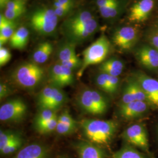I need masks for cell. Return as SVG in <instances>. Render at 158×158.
<instances>
[{
	"mask_svg": "<svg viewBox=\"0 0 158 158\" xmlns=\"http://www.w3.org/2000/svg\"><path fill=\"white\" fill-rule=\"evenodd\" d=\"M80 127L85 140L102 147L111 142L117 130L113 120L85 119L80 122Z\"/></svg>",
	"mask_w": 158,
	"mask_h": 158,
	"instance_id": "cell-1",
	"label": "cell"
},
{
	"mask_svg": "<svg viewBox=\"0 0 158 158\" xmlns=\"http://www.w3.org/2000/svg\"><path fill=\"white\" fill-rule=\"evenodd\" d=\"M45 73L40 64L33 62L24 63L12 74V81L24 89L32 90L38 87L44 78Z\"/></svg>",
	"mask_w": 158,
	"mask_h": 158,
	"instance_id": "cell-2",
	"label": "cell"
},
{
	"mask_svg": "<svg viewBox=\"0 0 158 158\" xmlns=\"http://www.w3.org/2000/svg\"><path fill=\"white\" fill-rule=\"evenodd\" d=\"M110 49V42L105 35H102L88 46L82 53V64L77 74V77H81L85 69L91 65L101 64L105 61Z\"/></svg>",
	"mask_w": 158,
	"mask_h": 158,
	"instance_id": "cell-3",
	"label": "cell"
},
{
	"mask_svg": "<svg viewBox=\"0 0 158 158\" xmlns=\"http://www.w3.org/2000/svg\"><path fill=\"white\" fill-rule=\"evenodd\" d=\"M77 104L84 113L91 115H102L107 112V100L103 94L94 89L85 88L79 92Z\"/></svg>",
	"mask_w": 158,
	"mask_h": 158,
	"instance_id": "cell-4",
	"label": "cell"
},
{
	"mask_svg": "<svg viewBox=\"0 0 158 158\" xmlns=\"http://www.w3.org/2000/svg\"><path fill=\"white\" fill-rule=\"evenodd\" d=\"M58 23V17L53 8L40 7L31 12L29 18L31 27L41 35H49L53 34Z\"/></svg>",
	"mask_w": 158,
	"mask_h": 158,
	"instance_id": "cell-5",
	"label": "cell"
},
{
	"mask_svg": "<svg viewBox=\"0 0 158 158\" xmlns=\"http://www.w3.org/2000/svg\"><path fill=\"white\" fill-rule=\"evenodd\" d=\"M28 107L21 98H14L1 105L0 120L7 123H18L23 121L27 115Z\"/></svg>",
	"mask_w": 158,
	"mask_h": 158,
	"instance_id": "cell-6",
	"label": "cell"
},
{
	"mask_svg": "<svg viewBox=\"0 0 158 158\" xmlns=\"http://www.w3.org/2000/svg\"><path fill=\"white\" fill-rule=\"evenodd\" d=\"M126 143L149 153V139L147 130L143 125L136 124L128 127L123 133Z\"/></svg>",
	"mask_w": 158,
	"mask_h": 158,
	"instance_id": "cell-7",
	"label": "cell"
},
{
	"mask_svg": "<svg viewBox=\"0 0 158 158\" xmlns=\"http://www.w3.org/2000/svg\"><path fill=\"white\" fill-rule=\"evenodd\" d=\"M74 82L73 70L57 63L51 67L49 72V85L60 89L73 85Z\"/></svg>",
	"mask_w": 158,
	"mask_h": 158,
	"instance_id": "cell-8",
	"label": "cell"
},
{
	"mask_svg": "<svg viewBox=\"0 0 158 158\" xmlns=\"http://www.w3.org/2000/svg\"><path fill=\"white\" fill-rule=\"evenodd\" d=\"M138 33L135 27L125 26L118 29L114 34L113 43L121 51H129L136 42Z\"/></svg>",
	"mask_w": 158,
	"mask_h": 158,
	"instance_id": "cell-9",
	"label": "cell"
},
{
	"mask_svg": "<svg viewBox=\"0 0 158 158\" xmlns=\"http://www.w3.org/2000/svg\"><path fill=\"white\" fill-rule=\"evenodd\" d=\"M134 77L141 85L149 104L158 108V80L146 74L138 72Z\"/></svg>",
	"mask_w": 158,
	"mask_h": 158,
	"instance_id": "cell-10",
	"label": "cell"
},
{
	"mask_svg": "<svg viewBox=\"0 0 158 158\" xmlns=\"http://www.w3.org/2000/svg\"><path fill=\"white\" fill-rule=\"evenodd\" d=\"M79 158H107L104 147L87 140H79L73 145Z\"/></svg>",
	"mask_w": 158,
	"mask_h": 158,
	"instance_id": "cell-11",
	"label": "cell"
},
{
	"mask_svg": "<svg viewBox=\"0 0 158 158\" xmlns=\"http://www.w3.org/2000/svg\"><path fill=\"white\" fill-rule=\"evenodd\" d=\"M98 27V22L95 18H94L89 23L64 34V35L68 39L69 42L76 45L82 43L90 38L96 32Z\"/></svg>",
	"mask_w": 158,
	"mask_h": 158,
	"instance_id": "cell-12",
	"label": "cell"
},
{
	"mask_svg": "<svg viewBox=\"0 0 158 158\" xmlns=\"http://www.w3.org/2000/svg\"><path fill=\"white\" fill-rule=\"evenodd\" d=\"M155 6L154 0H139L131 8L128 19L130 22L141 23L147 20Z\"/></svg>",
	"mask_w": 158,
	"mask_h": 158,
	"instance_id": "cell-13",
	"label": "cell"
},
{
	"mask_svg": "<svg viewBox=\"0 0 158 158\" xmlns=\"http://www.w3.org/2000/svg\"><path fill=\"white\" fill-rule=\"evenodd\" d=\"M49 148L40 143H32L22 148L11 158H50Z\"/></svg>",
	"mask_w": 158,
	"mask_h": 158,
	"instance_id": "cell-14",
	"label": "cell"
},
{
	"mask_svg": "<svg viewBox=\"0 0 158 158\" xmlns=\"http://www.w3.org/2000/svg\"><path fill=\"white\" fill-rule=\"evenodd\" d=\"M136 57L144 68L152 70L158 69V51L152 46H142L136 51Z\"/></svg>",
	"mask_w": 158,
	"mask_h": 158,
	"instance_id": "cell-15",
	"label": "cell"
},
{
	"mask_svg": "<svg viewBox=\"0 0 158 158\" xmlns=\"http://www.w3.org/2000/svg\"><path fill=\"white\" fill-rule=\"evenodd\" d=\"M149 104L145 102L134 101L124 104H119V114L126 119L138 118L147 112Z\"/></svg>",
	"mask_w": 158,
	"mask_h": 158,
	"instance_id": "cell-16",
	"label": "cell"
},
{
	"mask_svg": "<svg viewBox=\"0 0 158 158\" xmlns=\"http://www.w3.org/2000/svg\"><path fill=\"white\" fill-rule=\"evenodd\" d=\"M94 18L92 13L88 11H80L76 12L64 22L63 24V32L64 34H67L89 23Z\"/></svg>",
	"mask_w": 158,
	"mask_h": 158,
	"instance_id": "cell-17",
	"label": "cell"
},
{
	"mask_svg": "<svg viewBox=\"0 0 158 158\" xmlns=\"http://www.w3.org/2000/svg\"><path fill=\"white\" fill-rule=\"evenodd\" d=\"M15 23L6 19L2 14L0 15V47H2L9 42L12 35L15 32Z\"/></svg>",
	"mask_w": 158,
	"mask_h": 158,
	"instance_id": "cell-18",
	"label": "cell"
},
{
	"mask_svg": "<svg viewBox=\"0 0 158 158\" xmlns=\"http://www.w3.org/2000/svg\"><path fill=\"white\" fill-rule=\"evenodd\" d=\"M29 36L28 29L25 27H20L16 29L9 40L10 46L15 49H23L28 44Z\"/></svg>",
	"mask_w": 158,
	"mask_h": 158,
	"instance_id": "cell-19",
	"label": "cell"
},
{
	"mask_svg": "<svg viewBox=\"0 0 158 158\" xmlns=\"http://www.w3.org/2000/svg\"><path fill=\"white\" fill-rule=\"evenodd\" d=\"M101 73L118 77L124 69V64L117 58H111L102 63L98 68Z\"/></svg>",
	"mask_w": 158,
	"mask_h": 158,
	"instance_id": "cell-20",
	"label": "cell"
},
{
	"mask_svg": "<svg viewBox=\"0 0 158 158\" xmlns=\"http://www.w3.org/2000/svg\"><path fill=\"white\" fill-rule=\"evenodd\" d=\"M52 52L53 46L50 42H42L39 44L34 51L32 56V62L38 64H43L49 59Z\"/></svg>",
	"mask_w": 158,
	"mask_h": 158,
	"instance_id": "cell-21",
	"label": "cell"
},
{
	"mask_svg": "<svg viewBox=\"0 0 158 158\" xmlns=\"http://www.w3.org/2000/svg\"><path fill=\"white\" fill-rule=\"evenodd\" d=\"M112 158H149L145 153L139 151L135 147L126 143L117 152L114 153Z\"/></svg>",
	"mask_w": 158,
	"mask_h": 158,
	"instance_id": "cell-22",
	"label": "cell"
},
{
	"mask_svg": "<svg viewBox=\"0 0 158 158\" xmlns=\"http://www.w3.org/2000/svg\"><path fill=\"white\" fill-rule=\"evenodd\" d=\"M56 111L49 108L40 109V111L36 115L34 118V127L35 129L57 117Z\"/></svg>",
	"mask_w": 158,
	"mask_h": 158,
	"instance_id": "cell-23",
	"label": "cell"
},
{
	"mask_svg": "<svg viewBox=\"0 0 158 158\" xmlns=\"http://www.w3.org/2000/svg\"><path fill=\"white\" fill-rule=\"evenodd\" d=\"M75 46L76 45L69 42L61 46L57 53L58 63L68 60L77 56L76 53Z\"/></svg>",
	"mask_w": 158,
	"mask_h": 158,
	"instance_id": "cell-24",
	"label": "cell"
},
{
	"mask_svg": "<svg viewBox=\"0 0 158 158\" xmlns=\"http://www.w3.org/2000/svg\"><path fill=\"white\" fill-rule=\"evenodd\" d=\"M23 143L24 139L22 135L19 134L3 149L0 151L1 156L10 155L14 153L18 152L23 148Z\"/></svg>",
	"mask_w": 158,
	"mask_h": 158,
	"instance_id": "cell-25",
	"label": "cell"
},
{
	"mask_svg": "<svg viewBox=\"0 0 158 158\" xmlns=\"http://www.w3.org/2000/svg\"><path fill=\"white\" fill-rule=\"evenodd\" d=\"M20 134L11 130H1L0 131V151L3 149Z\"/></svg>",
	"mask_w": 158,
	"mask_h": 158,
	"instance_id": "cell-26",
	"label": "cell"
},
{
	"mask_svg": "<svg viewBox=\"0 0 158 158\" xmlns=\"http://www.w3.org/2000/svg\"><path fill=\"white\" fill-rule=\"evenodd\" d=\"M102 17L106 19L113 18L117 17L118 14L119 2L111 6L98 8Z\"/></svg>",
	"mask_w": 158,
	"mask_h": 158,
	"instance_id": "cell-27",
	"label": "cell"
},
{
	"mask_svg": "<svg viewBox=\"0 0 158 158\" xmlns=\"http://www.w3.org/2000/svg\"><path fill=\"white\" fill-rule=\"evenodd\" d=\"M136 101L135 96L134 94L133 90L130 84V81L128 80L124 88L123 91V94L121 97V102L120 104H127L131 102Z\"/></svg>",
	"mask_w": 158,
	"mask_h": 158,
	"instance_id": "cell-28",
	"label": "cell"
},
{
	"mask_svg": "<svg viewBox=\"0 0 158 158\" xmlns=\"http://www.w3.org/2000/svg\"><path fill=\"white\" fill-rule=\"evenodd\" d=\"M57 117L51 119V121L43 125L36 128V130L40 134H49L52 132L56 131L57 124Z\"/></svg>",
	"mask_w": 158,
	"mask_h": 158,
	"instance_id": "cell-29",
	"label": "cell"
},
{
	"mask_svg": "<svg viewBox=\"0 0 158 158\" xmlns=\"http://www.w3.org/2000/svg\"><path fill=\"white\" fill-rule=\"evenodd\" d=\"M95 81L97 86L101 90L103 91L104 92L108 93L110 94H111V92L106 78V74L100 72V73L96 76Z\"/></svg>",
	"mask_w": 158,
	"mask_h": 158,
	"instance_id": "cell-30",
	"label": "cell"
},
{
	"mask_svg": "<svg viewBox=\"0 0 158 158\" xmlns=\"http://www.w3.org/2000/svg\"><path fill=\"white\" fill-rule=\"evenodd\" d=\"M57 120L60 123L72 127L76 129L77 128V123L72 117V116L70 114L69 111L66 110L63 111L62 113L58 116Z\"/></svg>",
	"mask_w": 158,
	"mask_h": 158,
	"instance_id": "cell-31",
	"label": "cell"
},
{
	"mask_svg": "<svg viewBox=\"0 0 158 158\" xmlns=\"http://www.w3.org/2000/svg\"><path fill=\"white\" fill-rule=\"evenodd\" d=\"M76 130V128L68 125L64 124L58 121L57 120L56 132L58 134L61 135H68L74 133Z\"/></svg>",
	"mask_w": 158,
	"mask_h": 158,
	"instance_id": "cell-32",
	"label": "cell"
},
{
	"mask_svg": "<svg viewBox=\"0 0 158 158\" xmlns=\"http://www.w3.org/2000/svg\"><path fill=\"white\" fill-rule=\"evenodd\" d=\"M25 0H10L6 6V9L12 10H25Z\"/></svg>",
	"mask_w": 158,
	"mask_h": 158,
	"instance_id": "cell-33",
	"label": "cell"
},
{
	"mask_svg": "<svg viewBox=\"0 0 158 158\" xmlns=\"http://www.w3.org/2000/svg\"><path fill=\"white\" fill-rule=\"evenodd\" d=\"M59 63L62 64L68 68H70L73 70H74L77 69H79V70L81 66L82 60H81L79 57L77 56L73 59H71L70 60L60 62Z\"/></svg>",
	"mask_w": 158,
	"mask_h": 158,
	"instance_id": "cell-34",
	"label": "cell"
},
{
	"mask_svg": "<svg viewBox=\"0 0 158 158\" xmlns=\"http://www.w3.org/2000/svg\"><path fill=\"white\" fill-rule=\"evenodd\" d=\"M106 74V78L107 80L108 85L110 86L111 94H115L118 89L119 83V80L118 79V77H115L111 75H109L108 74Z\"/></svg>",
	"mask_w": 158,
	"mask_h": 158,
	"instance_id": "cell-35",
	"label": "cell"
},
{
	"mask_svg": "<svg viewBox=\"0 0 158 158\" xmlns=\"http://www.w3.org/2000/svg\"><path fill=\"white\" fill-rule=\"evenodd\" d=\"M11 53L10 51L4 46L0 47V66H4L9 62L11 59Z\"/></svg>",
	"mask_w": 158,
	"mask_h": 158,
	"instance_id": "cell-36",
	"label": "cell"
},
{
	"mask_svg": "<svg viewBox=\"0 0 158 158\" xmlns=\"http://www.w3.org/2000/svg\"><path fill=\"white\" fill-rule=\"evenodd\" d=\"M25 10H12L6 9L4 14L3 15H4V17H6V19L11 20V21H14V19L21 17L25 12Z\"/></svg>",
	"mask_w": 158,
	"mask_h": 158,
	"instance_id": "cell-37",
	"label": "cell"
},
{
	"mask_svg": "<svg viewBox=\"0 0 158 158\" xmlns=\"http://www.w3.org/2000/svg\"><path fill=\"white\" fill-rule=\"evenodd\" d=\"M12 94L11 87L4 83L0 84V98L3 99L6 97L10 96Z\"/></svg>",
	"mask_w": 158,
	"mask_h": 158,
	"instance_id": "cell-38",
	"label": "cell"
},
{
	"mask_svg": "<svg viewBox=\"0 0 158 158\" xmlns=\"http://www.w3.org/2000/svg\"><path fill=\"white\" fill-rule=\"evenodd\" d=\"M149 41L151 46L158 51V29L151 32L149 36Z\"/></svg>",
	"mask_w": 158,
	"mask_h": 158,
	"instance_id": "cell-39",
	"label": "cell"
},
{
	"mask_svg": "<svg viewBox=\"0 0 158 158\" xmlns=\"http://www.w3.org/2000/svg\"><path fill=\"white\" fill-rule=\"evenodd\" d=\"M117 3H118L117 0H97L96 2V4L98 8L108 6Z\"/></svg>",
	"mask_w": 158,
	"mask_h": 158,
	"instance_id": "cell-40",
	"label": "cell"
},
{
	"mask_svg": "<svg viewBox=\"0 0 158 158\" xmlns=\"http://www.w3.org/2000/svg\"><path fill=\"white\" fill-rule=\"evenodd\" d=\"M53 8L58 18L65 17L66 15H68V14L69 13V12L70 11V10H71L62 8H54L53 7Z\"/></svg>",
	"mask_w": 158,
	"mask_h": 158,
	"instance_id": "cell-41",
	"label": "cell"
},
{
	"mask_svg": "<svg viewBox=\"0 0 158 158\" xmlns=\"http://www.w3.org/2000/svg\"><path fill=\"white\" fill-rule=\"evenodd\" d=\"M59 2L61 3L63 5L73 8L74 6V2L73 0H56Z\"/></svg>",
	"mask_w": 158,
	"mask_h": 158,
	"instance_id": "cell-42",
	"label": "cell"
},
{
	"mask_svg": "<svg viewBox=\"0 0 158 158\" xmlns=\"http://www.w3.org/2000/svg\"><path fill=\"white\" fill-rule=\"evenodd\" d=\"M10 0H0V6L1 8H6V6Z\"/></svg>",
	"mask_w": 158,
	"mask_h": 158,
	"instance_id": "cell-43",
	"label": "cell"
},
{
	"mask_svg": "<svg viewBox=\"0 0 158 158\" xmlns=\"http://www.w3.org/2000/svg\"><path fill=\"white\" fill-rule=\"evenodd\" d=\"M56 158H69L66 156H64V155H62V156H59L58 157H57Z\"/></svg>",
	"mask_w": 158,
	"mask_h": 158,
	"instance_id": "cell-44",
	"label": "cell"
}]
</instances>
